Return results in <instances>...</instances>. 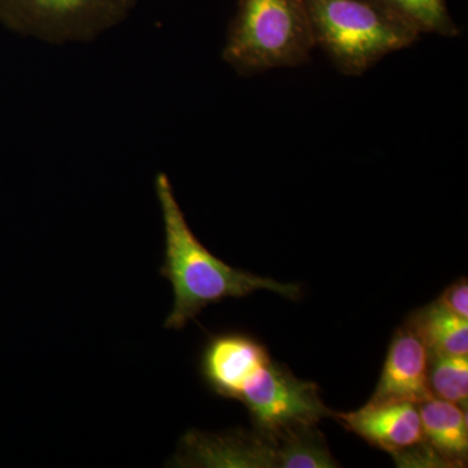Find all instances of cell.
Segmentation results:
<instances>
[{"label": "cell", "mask_w": 468, "mask_h": 468, "mask_svg": "<svg viewBox=\"0 0 468 468\" xmlns=\"http://www.w3.org/2000/svg\"><path fill=\"white\" fill-rule=\"evenodd\" d=\"M280 468H332L338 463L316 426L289 428L277 433Z\"/></svg>", "instance_id": "obj_13"}, {"label": "cell", "mask_w": 468, "mask_h": 468, "mask_svg": "<svg viewBox=\"0 0 468 468\" xmlns=\"http://www.w3.org/2000/svg\"><path fill=\"white\" fill-rule=\"evenodd\" d=\"M424 439L452 466H463L468 455L466 410L457 403L432 399L419 403Z\"/></svg>", "instance_id": "obj_10"}, {"label": "cell", "mask_w": 468, "mask_h": 468, "mask_svg": "<svg viewBox=\"0 0 468 468\" xmlns=\"http://www.w3.org/2000/svg\"><path fill=\"white\" fill-rule=\"evenodd\" d=\"M437 302L455 315L468 319V284L466 277L449 286Z\"/></svg>", "instance_id": "obj_15"}, {"label": "cell", "mask_w": 468, "mask_h": 468, "mask_svg": "<svg viewBox=\"0 0 468 468\" xmlns=\"http://www.w3.org/2000/svg\"><path fill=\"white\" fill-rule=\"evenodd\" d=\"M316 48L306 0H239L223 58L242 76L300 67Z\"/></svg>", "instance_id": "obj_2"}, {"label": "cell", "mask_w": 468, "mask_h": 468, "mask_svg": "<svg viewBox=\"0 0 468 468\" xmlns=\"http://www.w3.org/2000/svg\"><path fill=\"white\" fill-rule=\"evenodd\" d=\"M410 29L421 34L457 37L460 27L452 20L445 0H369Z\"/></svg>", "instance_id": "obj_12"}, {"label": "cell", "mask_w": 468, "mask_h": 468, "mask_svg": "<svg viewBox=\"0 0 468 468\" xmlns=\"http://www.w3.org/2000/svg\"><path fill=\"white\" fill-rule=\"evenodd\" d=\"M431 353L410 323L394 335L383 374L368 402H411L432 399L430 388Z\"/></svg>", "instance_id": "obj_6"}, {"label": "cell", "mask_w": 468, "mask_h": 468, "mask_svg": "<svg viewBox=\"0 0 468 468\" xmlns=\"http://www.w3.org/2000/svg\"><path fill=\"white\" fill-rule=\"evenodd\" d=\"M430 388L436 399L466 408L468 399L467 356H432Z\"/></svg>", "instance_id": "obj_14"}, {"label": "cell", "mask_w": 468, "mask_h": 468, "mask_svg": "<svg viewBox=\"0 0 468 468\" xmlns=\"http://www.w3.org/2000/svg\"><path fill=\"white\" fill-rule=\"evenodd\" d=\"M334 417L371 445L401 454L426 442L418 405L411 402H368L362 409Z\"/></svg>", "instance_id": "obj_8"}, {"label": "cell", "mask_w": 468, "mask_h": 468, "mask_svg": "<svg viewBox=\"0 0 468 468\" xmlns=\"http://www.w3.org/2000/svg\"><path fill=\"white\" fill-rule=\"evenodd\" d=\"M155 190L165 233V263L160 275L171 282L175 295L165 328L183 329L209 304L227 298H243L257 291L275 292L288 300L301 297L298 285L282 284L230 267L208 251L190 229L167 175L156 176Z\"/></svg>", "instance_id": "obj_1"}, {"label": "cell", "mask_w": 468, "mask_h": 468, "mask_svg": "<svg viewBox=\"0 0 468 468\" xmlns=\"http://www.w3.org/2000/svg\"><path fill=\"white\" fill-rule=\"evenodd\" d=\"M236 401L249 410L255 430L268 435L334 417L320 399L318 385L295 378L272 358L245 381Z\"/></svg>", "instance_id": "obj_5"}, {"label": "cell", "mask_w": 468, "mask_h": 468, "mask_svg": "<svg viewBox=\"0 0 468 468\" xmlns=\"http://www.w3.org/2000/svg\"><path fill=\"white\" fill-rule=\"evenodd\" d=\"M137 0H0V24L51 43L88 42L122 23Z\"/></svg>", "instance_id": "obj_4"}, {"label": "cell", "mask_w": 468, "mask_h": 468, "mask_svg": "<svg viewBox=\"0 0 468 468\" xmlns=\"http://www.w3.org/2000/svg\"><path fill=\"white\" fill-rule=\"evenodd\" d=\"M316 48L346 76H362L420 36L369 0H306Z\"/></svg>", "instance_id": "obj_3"}, {"label": "cell", "mask_w": 468, "mask_h": 468, "mask_svg": "<svg viewBox=\"0 0 468 468\" xmlns=\"http://www.w3.org/2000/svg\"><path fill=\"white\" fill-rule=\"evenodd\" d=\"M270 359L267 347L254 337L228 332L209 338L202 351L199 371L212 392L236 399L245 381Z\"/></svg>", "instance_id": "obj_7"}, {"label": "cell", "mask_w": 468, "mask_h": 468, "mask_svg": "<svg viewBox=\"0 0 468 468\" xmlns=\"http://www.w3.org/2000/svg\"><path fill=\"white\" fill-rule=\"evenodd\" d=\"M181 466L280 468L277 437L255 431L224 436L189 433Z\"/></svg>", "instance_id": "obj_9"}, {"label": "cell", "mask_w": 468, "mask_h": 468, "mask_svg": "<svg viewBox=\"0 0 468 468\" xmlns=\"http://www.w3.org/2000/svg\"><path fill=\"white\" fill-rule=\"evenodd\" d=\"M468 319L455 315L439 302L412 314L408 323L432 356H467Z\"/></svg>", "instance_id": "obj_11"}]
</instances>
